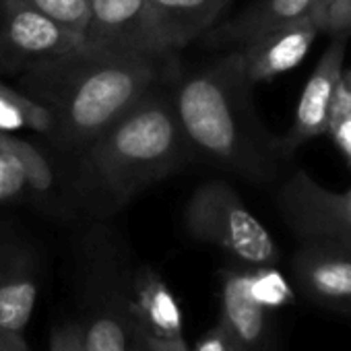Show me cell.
<instances>
[{"label": "cell", "instance_id": "cell-1", "mask_svg": "<svg viewBox=\"0 0 351 351\" xmlns=\"http://www.w3.org/2000/svg\"><path fill=\"white\" fill-rule=\"evenodd\" d=\"M73 195L93 217H110L136 195L182 169L195 151L157 81L79 155Z\"/></svg>", "mask_w": 351, "mask_h": 351}, {"label": "cell", "instance_id": "cell-2", "mask_svg": "<svg viewBox=\"0 0 351 351\" xmlns=\"http://www.w3.org/2000/svg\"><path fill=\"white\" fill-rule=\"evenodd\" d=\"M165 60L110 56L79 44L25 69L19 89L50 112V138L66 153L79 155L161 81Z\"/></svg>", "mask_w": 351, "mask_h": 351}, {"label": "cell", "instance_id": "cell-3", "mask_svg": "<svg viewBox=\"0 0 351 351\" xmlns=\"http://www.w3.org/2000/svg\"><path fill=\"white\" fill-rule=\"evenodd\" d=\"M252 87L242 56L234 50L184 79L173 91V106L195 155L248 182L265 184L279 173L285 157L279 138L254 112Z\"/></svg>", "mask_w": 351, "mask_h": 351}, {"label": "cell", "instance_id": "cell-4", "mask_svg": "<svg viewBox=\"0 0 351 351\" xmlns=\"http://www.w3.org/2000/svg\"><path fill=\"white\" fill-rule=\"evenodd\" d=\"M134 263L108 228H93L79 248L81 328L87 351H143L130 314Z\"/></svg>", "mask_w": 351, "mask_h": 351}, {"label": "cell", "instance_id": "cell-5", "mask_svg": "<svg viewBox=\"0 0 351 351\" xmlns=\"http://www.w3.org/2000/svg\"><path fill=\"white\" fill-rule=\"evenodd\" d=\"M184 226L195 240L213 244L248 267L279 263L281 254L273 236L228 182L199 184L184 209Z\"/></svg>", "mask_w": 351, "mask_h": 351}, {"label": "cell", "instance_id": "cell-6", "mask_svg": "<svg viewBox=\"0 0 351 351\" xmlns=\"http://www.w3.org/2000/svg\"><path fill=\"white\" fill-rule=\"evenodd\" d=\"M277 207L302 244H322L351 254V189L332 193L298 169L279 189Z\"/></svg>", "mask_w": 351, "mask_h": 351}, {"label": "cell", "instance_id": "cell-7", "mask_svg": "<svg viewBox=\"0 0 351 351\" xmlns=\"http://www.w3.org/2000/svg\"><path fill=\"white\" fill-rule=\"evenodd\" d=\"M81 46L128 58H169L155 29L149 0H91Z\"/></svg>", "mask_w": 351, "mask_h": 351}, {"label": "cell", "instance_id": "cell-8", "mask_svg": "<svg viewBox=\"0 0 351 351\" xmlns=\"http://www.w3.org/2000/svg\"><path fill=\"white\" fill-rule=\"evenodd\" d=\"M128 300L143 351H191L180 306L167 283L151 267L132 269Z\"/></svg>", "mask_w": 351, "mask_h": 351}, {"label": "cell", "instance_id": "cell-9", "mask_svg": "<svg viewBox=\"0 0 351 351\" xmlns=\"http://www.w3.org/2000/svg\"><path fill=\"white\" fill-rule=\"evenodd\" d=\"M79 44L81 38L21 0H3V23H0L3 66L25 71L32 64L75 50Z\"/></svg>", "mask_w": 351, "mask_h": 351}, {"label": "cell", "instance_id": "cell-10", "mask_svg": "<svg viewBox=\"0 0 351 351\" xmlns=\"http://www.w3.org/2000/svg\"><path fill=\"white\" fill-rule=\"evenodd\" d=\"M40 291L36 250L0 226V330L25 332Z\"/></svg>", "mask_w": 351, "mask_h": 351}, {"label": "cell", "instance_id": "cell-11", "mask_svg": "<svg viewBox=\"0 0 351 351\" xmlns=\"http://www.w3.org/2000/svg\"><path fill=\"white\" fill-rule=\"evenodd\" d=\"M275 306L258 291L252 267L221 275L219 324L244 351H273L271 310Z\"/></svg>", "mask_w": 351, "mask_h": 351}, {"label": "cell", "instance_id": "cell-12", "mask_svg": "<svg viewBox=\"0 0 351 351\" xmlns=\"http://www.w3.org/2000/svg\"><path fill=\"white\" fill-rule=\"evenodd\" d=\"M320 32V17L308 11L293 21H287L256 36L236 50L242 56L248 79L256 85L295 69L304 60Z\"/></svg>", "mask_w": 351, "mask_h": 351}, {"label": "cell", "instance_id": "cell-13", "mask_svg": "<svg viewBox=\"0 0 351 351\" xmlns=\"http://www.w3.org/2000/svg\"><path fill=\"white\" fill-rule=\"evenodd\" d=\"M349 36H332V42L316 62L310 79L304 85L300 95V104L295 110L293 124L285 136L279 138L281 155L287 159L300 145L320 136L328 128V112L330 101L337 89V83L343 73V58Z\"/></svg>", "mask_w": 351, "mask_h": 351}, {"label": "cell", "instance_id": "cell-14", "mask_svg": "<svg viewBox=\"0 0 351 351\" xmlns=\"http://www.w3.org/2000/svg\"><path fill=\"white\" fill-rule=\"evenodd\" d=\"M300 291L314 304L351 316V254L322 246L302 244L291 261Z\"/></svg>", "mask_w": 351, "mask_h": 351}, {"label": "cell", "instance_id": "cell-15", "mask_svg": "<svg viewBox=\"0 0 351 351\" xmlns=\"http://www.w3.org/2000/svg\"><path fill=\"white\" fill-rule=\"evenodd\" d=\"M232 0H149L161 46L171 56L207 36Z\"/></svg>", "mask_w": 351, "mask_h": 351}, {"label": "cell", "instance_id": "cell-16", "mask_svg": "<svg viewBox=\"0 0 351 351\" xmlns=\"http://www.w3.org/2000/svg\"><path fill=\"white\" fill-rule=\"evenodd\" d=\"M314 0H256L252 7L242 11L236 19L223 23L207 34L213 46H242L256 36L293 21L310 11Z\"/></svg>", "mask_w": 351, "mask_h": 351}, {"label": "cell", "instance_id": "cell-17", "mask_svg": "<svg viewBox=\"0 0 351 351\" xmlns=\"http://www.w3.org/2000/svg\"><path fill=\"white\" fill-rule=\"evenodd\" d=\"M0 153H5L17 161V165L23 171L29 195L50 205L56 201V191H58L56 169L40 147H36L25 136L17 134V130L0 128Z\"/></svg>", "mask_w": 351, "mask_h": 351}, {"label": "cell", "instance_id": "cell-18", "mask_svg": "<svg viewBox=\"0 0 351 351\" xmlns=\"http://www.w3.org/2000/svg\"><path fill=\"white\" fill-rule=\"evenodd\" d=\"M0 128H29L44 136H52L54 122L42 104L21 89H13L0 81Z\"/></svg>", "mask_w": 351, "mask_h": 351}, {"label": "cell", "instance_id": "cell-19", "mask_svg": "<svg viewBox=\"0 0 351 351\" xmlns=\"http://www.w3.org/2000/svg\"><path fill=\"white\" fill-rule=\"evenodd\" d=\"M326 132L332 136L335 145L343 151L345 159L351 165V71L341 73L330 101Z\"/></svg>", "mask_w": 351, "mask_h": 351}, {"label": "cell", "instance_id": "cell-20", "mask_svg": "<svg viewBox=\"0 0 351 351\" xmlns=\"http://www.w3.org/2000/svg\"><path fill=\"white\" fill-rule=\"evenodd\" d=\"M21 3L56 21L60 27L75 34L77 38L83 36L89 21L91 0H21Z\"/></svg>", "mask_w": 351, "mask_h": 351}, {"label": "cell", "instance_id": "cell-21", "mask_svg": "<svg viewBox=\"0 0 351 351\" xmlns=\"http://www.w3.org/2000/svg\"><path fill=\"white\" fill-rule=\"evenodd\" d=\"M29 197L23 171L15 159L0 153V209L23 203Z\"/></svg>", "mask_w": 351, "mask_h": 351}, {"label": "cell", "instance_id": "cell-22", "mask_svg": "<svg viewBox=\"0 0 351 351\" xmlns=\"http://www.w3.org/2000/svg\"><path fill=\"white\" fill-rule=\"evenodd\" d=\"M50 351H87L81 322L66 320L58 324L50 335Z\"/></svg>", "mask_w": 351, "mask_h": 351}, {"label": "cell", "instance_id": "cell-23", "mask_svg": "<svg viewBox=\"0 0 351 351\" xmlns=\"http://www.w3.org/2000/svg\"><path fill=\"white\" fill-rule=\"evenodd\" d=\"M322 32L328 36H351V0H332L322 19Z\"/></svg>", "mask_w": 351, "mask_h": 351}, {"label": "cell", "instance_id": "cell-24", "mask_svg": "<svg viewBox=\"0 0 351 351\" xmlns=\"http://www.w3.org/2000/svg\"><path fill=\"white\" fill-rule=\"evenodd\" d=\"M191 351H244L236 345V341L228 335V330L217 322L213 328H209L203 337L195 341Z\"/></svg>", "mask_w": 351, "mask_h": 351}, {"label": "cell", "instance_id": "cell-25", "mask_svg": "<svg viewBox=\"0 0 351 351\" xmlns=\"http://www.w3.org/2000/svg\"><path fill=\"white\" fill-rule=\"evenodd\" d=\"M0 351H32L23 332L0 330Z\"/></svg>", "mask_w": 351, "mask_h": 351}, {"label": "cell", "instance_id": "cell-26", "mask_svg": "<svg viewBox=\"0 0 351 351\" xmlns=\"http://www.w3.org/2000/svg\"><path fill=\"white\" fill-rule=\"evenodd\" d=\"M330 3H332V0H314L312 7H310V11L316 13V15L320 17V21H322V19H324V13H326V9H328Z\"/></svg>", "mask_w": 351, "mask_h": 351}]
</instances>
